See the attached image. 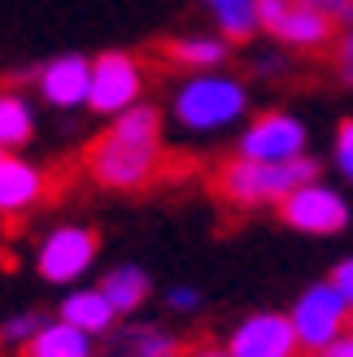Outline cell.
<instances>
[{"label": "cell", "mask_w": 353, "mask_h": 357, "mask_svg": "<svg viewBox=\"0 0 353 357\" xmlns=\"http://www.w3.org/2000/svg\"><path fill=\"white\" fill-rule=\"evenodd\" d=\"M162 109L140 100L127 114L110 118L105 135L87 149L83 166L110 192H144L162 174Z\"/></svg>", "instance_id": "1"}, {"label": "cell", "mask_w": 353, "mask_h": 357, "mask_svg": "<svg viewBox=\"0 0 353 357\" xmlns=\"http://www.w3.org/2000/svg\"><path fill=\"white\" fill-rule=\"evenodd\" d=\"M323 166L319 157H296V162H253V157H227V162L214 170V196L223 205L232 209H279L288 201V196L310 183V178H319Z\"/></svg>", "instance_id": "2"}, {"label": "cell", "mask_w": 353, "mask_h": 357, "mask_svg": "<svg viewBox=\"0 0 353 357\" xmlns=\"http://www.w3.org/2000/svg\"><path fill=\"white\" fill-rule=\"evenodd\" d=\"M170 118L188 135H218L249 118V87L227 70H201L188 75L170 96Z\"/></svg>", "instance_id": "3"}, {"label": "cell", "mask_w": 353, "mask_h": 357, "mask_svg": "<svg viewBox=\"0 0 353 357\" xmlns=\"http://www.w3.org/2000/svg\"><path fill=\"white\" fill-rule=\"evenodd\" d=\"M275 213H279V222H284L288 231L310 236V240H336V236H345V231L353 227L349 196L340 188H331L323 174L310 178V183H301Z\"/></svg>", "instance_id": "4"}, {"label": "cell", "mask_w": 353, "mask_h": 357, "mask_svg": "<svg viewBox=\"0 0 353 357\" xmlns=\"http://www.w3.org/2000/svg\"><path fill=\"white\" fill-rule=\"evenodd\" d=\"M288 318H292V327H296V340H301V349H306V353H323L345 327H353V305L340 296L336 283L323 275V279L306 283V288L292 296Z\"/></svg>", "instance_id": "5"}, {"label": "cell", "mask_w": 353, "mask_h": 357, "mask_svg": "<svg viewBox=\"0 0 353 357\" xmlns=\"http://www.w3.org/2000/svg\"><path fill=\"white\" fill-rule=\"evenodd\" d=\"M310 153V127L292 109H262L236 135V157L253 162H296Z\"/></svg>", "instance_id": "6"}, {"label": "cell", "mask_w": 353, "mask_h": 357, "mask_svg": "<svg viewBox=\"0 0 353 357\" xmlns=\"http://www.w3.org/2000/svg\"><path fill=\"white\" fill-rule=\"evenodd\" d=\"M100 257V236L83 222H61L52 227L48 236L35 248V271H40L44 283H57V288H70L79 283Z\"/></svg>", "instance_id": "7"}, {"label": "cell", "mask_w": 353, "mask_h": 357, "mask_svg": "<svg viewBox=\"0 0 353 357\" xmlns=\"http://www.w3.org/2000/svg\"><path fill=\"white\" fill-rule=\"evenodd\" d=\"M144 96V66L131 52H100L92 61V96L87 109L100 118H118Z\"/></svg>", "instance_id": "8"}, {"label": "cell", "mask_w": 353, "mask_h": 357, "mask_svg": "<svg viewBox=\"0 0 353 357\" xmlns=\"http://www.w3.org/2000/svg\"><path fill=\"white\" fill-rule=\"evenodd\" d=\"M227 349L236 357H301V340H296V327L288 310H253L244 314L240 323L227 331Z\"/></svg>", "instance_id": "9"}, {"label": "cell", "mask_w": 353, "mask_h": 357, "mask_svg": "<svg viewBox=\"0 0 353 357\" xmlns=\"http://www.w3.org/2000/svg\"><path fill=\"white\" fill-rule=\"evenodd\" d=\"M100 357H188L183 335L149 318H122L100 340Z\"/></svg>", "instance_id": "10"}, {"label": "cell", "mask_w": 353, "mask_h": 357, "mask_svg": "<svg viewBox=\"0 0 353 357\" xmlns=\"http://www.w3.org/2000/svg\"><path fill=\"white\" fill-rule=\"evenodd\" d=\"M271 40L284 44V48H292V52H323V48H336L340 26L331 22L323 9H314L310 0H292L288 13L275 22Z\"/></svg>", "instance_id": "11"}, {"label": "cell", "mask_w": 353, "mask_h": 357, "mask_svg": "<svg viewBox=\"0 0 353 357\" xmlns=\"http://www.w3.org/2000/svg\"><path fill=\"white\" fill-rule=\"evenodd\" d=\"M35 83H40V96L52 109H83L87 96H92V61L79 57V52L52 57Z\"/></svg>", "instance_id": "12"}, {"label": "cell", "mask_w": 353, "mask_h": 357, "mask_svg": "<svg viewBox=\"0 0 353 357\" xmlns=\"http://www.w3.org/2000/svg\"><path fill=\"white\" fill-rule=\"evenodd\" d=\"M48 196V174L17 153H0V213H27Z\"/></svg>", "instance_id": "13"}, {"label": "cell", "mask_w": 353, "mask_h": 357, "mask_svg": "<svg viewBox=\"0 0 353 357\" xmlns=\"http://www.w3.org/2000/svg\"><path fill=\"white\" fill-rule=\"evenodd\" d=\"M57 318H66L70 327H79L87 335H96V340H105V335L122 323L118 310L110 305V296H105L100 288H75V292H66L61 305H57Z\"/></svg>", "instance_id": "14"}, {"label": "cell", "mask_w": 353, "mask_h": 357, "mask_svg": "<svg viewBox=\"0 0 353 357\" xmlns=\"http://www.w3.org/2000/svg\"><path fill=\"white\" fill-rule=\"evenodd\" d=\"M96 288L110 296V305L118 310V318H135L149 305V296H153V275L144 271V266H135V261H122V266H110V271L100 275Z\"/></svg>", "instance_id": "15"}, {"label": "cell", "mask_w": 353, "mask_h": 357, "mask_svg": "<svg viewBox=\"0 0 353 357\" xmlns=\"http://www.w3.org/2000/svg\"><path fill=\"white\" fill-rule=\"evenodd\" d=\"M17 357H100V340L79 327H70L66 318H48L40 327V335Z\"/></svg>", "instance_id": "16"}, {"label": "cell", "mask_w": 353, "mask_h": 357, "mask_svg": "<svg viewBox=\"0 0 353 357\" xmlns=\"http://www.w3.org/2000/svg\"><path fill=\"white\" fill-rule=\"evenodd\" d=\"M166 61L188 70V75H201V70H223L227 57H232V40L223 35H179V40L162 44Z\"/></svg>", "instance_id": "17"}, {"label": "cell", "mask_w": 353, "mask_h": 357, "mask_svg": "<svg viewBox=\"0 0 353 357\" xmlns=\"http://www.w3.org/2000/svg\"><path fill=\"white\" fill-rule=\"evenodd\" d=\"M209 17L223 40L232 44H249L253 35L262 31V17H257V0H205Z\"/></svg>", "instance_id": "18"}, {"label": "cell", "mask_w": 353, "mask_h": 357, "mask_svg": "<svg viewBox=\"0 0 353 357\" xmlns=\"http://www.w3.org/2000/svg\"><path fill=\"white\" fill-rule=\"evenodd\" d=\"M31 135H35L31 105L13 92H0V153H17L22 144H31Z\"/></svg>", "instance_id": "19"}, {"label": "cell", "mask_w": 353, "mask_h": 357, "mask_svg": "<svg viewBox=\"0 0 353 357\" xmlns=\"http://www.w3.org/2000/svg\"><path fill=\"white\" fill-rule=\"evenodd\" d=\"M44 323H48V314H40V310H22V314L5 318V323H0V349H5V353H22L35 335H40Z\"/></svg>", "instance_id": "20"}, {"label": "cell", "mask_w": 353, "mask_h": 357, "mask_svg": "<svg viewBox=\"0 0 353 357\" xmlns=\"http://www.w3.org/2000/svg\"><path fill=\"white\" fill-rule=\"evenodd\" d=\"M331 166L345 183H353V114L336 122V131H331Z\"/></svg>", "instance_id": "21"}, {"label": "cell", "mask_w": 353, "mask_h": 357, "mask_svg": "<svg viewBox=\"0 0 353 357\" xmlns=\"http://www.w3.org/2000/svg\"><path fill=\"white\" fill-rule=\"evenodd\" d=\"M162 301H166V310H170L174 318H197V314L205 310V292L197 288V283H174Z\"/></svg>", "instance_id": "22"}, {"label": "cell", "mask_w": 353, "mask_h": 357, "mask_svg": "<svg viewBox=\"0 0 353 357\" xmlns=\"http://www.w3.org/2000/svg\"><path fill=\"white\" fill-rule=\"evenodd\" d=\"M327 279L336 283V288H340V296H345L349 305H353V253H345L336 266H331V271H327Z\"/></svg>", "instance_id": "23"}, {"label": "cell", "mask_w": 353, "mask_h": 357, "mask_svg": "<svg viewBox=\"0 0 353 357\" xmlns=\"http://www.w3.org/2000/svg\"><path fill=\"white\" fill-rule=\"evenodd\" d=\"M310 5H314V9H323L340 31L353 26V0H310Z\"/></svg>", "instance_id": "24"}, {"label": "cell", "mask_w": 353, "mask_h": 357, "mask_svg": "<svg viewBox=\"0 0 353 357\" xmlns=\"http://www.w3.org/2000/svg\"><path fill=\"white\" fill-rule=\"evenodd\" d=\"M288 5H292V0H257V17H262V31H275V22H279V17H284L288 13Z\"/></svg>", "instance_id": "25"}, {"label": "cell", "mask_w": 353, "mask_h": 357, "mask_svg": "<svg viewBox=\"0 0 353 357\" xmlns=\"http://www.w3.org/2000/svg\"><path fill=\"white\" fill-rule=\"evenodd\" d=\"M336 61H340V75H353V26L340 31V40H336Z\"/></svg>", "instance_id": "26"}, {"label": "cell", "mask_w": 353, "mask_h": 357, "mask_svg": "<svg viewBox=\"0 0 353 357\" xmlns=\"http://www.w3.org/2000/svg\"><path fill=\"white\" fill-rule=\"evenodd\" d=\"M323 357H353V327H345L336 340L323 349Z\"/></svg>", "instance_id": "27"}, {"label": "cell", "mask_w": 353, "mask_h": 357, "mask_svg": "<svg viewBox=\"0 0 353 357\" xmlns=\"http://www.w3.org/2000/svg\"><path fill=\"white\" fill-rule=\"evenodd\" d=\"M253 70H257V75H284L288 61L279 57V52H271V57H257V61H253Z\"/></svg>", "instance_id": "28"}, {"label": "cell", "mask_w": 353, "mask_h": 357, "mask_svg": "<svg viewBox=\"0 0 353 357\" xmlns=\"http://www.w3.org/2000/svg\"><path fill=\"white\" fill-rule=\"evenodd\" d=\"M188 357H236V353L227 349V344H192Z\"/></svg>", "instance_id": "29"}, {"label": "cell", "mask_w": 353, "mask_h": 357, "mask_svg": "<svg viewBox=\"0 0 353 357\" xmlns=\"http://www.w3.org/2000/svg\"><path fill=\"white\" fill-rule=\"evenodd\" d=\"M301 357H323V353H301Z\"/></svg>", "instance_id": "30"}]
</instances>
